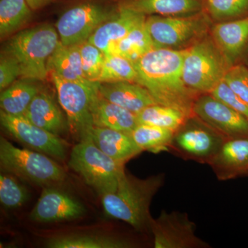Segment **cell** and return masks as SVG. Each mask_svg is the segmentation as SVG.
Here are the masks:
<instances>
[{"instance_id": "obj_1", "label": "cell", "mask_w": 248, "mask_h": 248, "mask_svg": "<svg viewBox=\"0 0 248 248\" xmlns=\"http://www.w3.org/2000/svg\"><path fill=\"white\" fill-rule=\"evenodd\" d=\"M186 50L154 48L134 62L135 82L150 93L156 104L177 109L187 118L194 115L197 92L183 78Z\"/></svg>"}, {"instance_id": "obj_2", "label": "cell", "mask_w": 248, "mask_h": 248, "mask_svg": "<svg viewBox=\"0 0 248 248\" xmlns=\"http://www.w3.org/2000/svg\"><path fill=\"white\" fill-rule=\"evenodd\" d=\"M164 182V174L141 179L125 171L115 192L101 196L104 211L108 216L126 222L137 231L151 230L153 218L150 205Z\"/></svg>"}, {"instance_id": "obj_3", "label": "cell", "mask_w": 248, "mask_h": 248, "mask_svg": "<svg viewBox=\"0 0 248 248\" xmlns=\"http://www.w3.org/2000/svg\"><path fill=\"white\" fill-rule=\"evenodd\" d=\"M60 42L56 28L41 24L13 36L4 53L17 60L22 79L43 81L48 74L49 58Z\"/></svg>"}, {"instance_id": "obj_4", "label": "cell", "mask_w": 248, "mask_h": 248, "mask_svg": "<svg viewBox=\"0 0 248 248\" xmlns=\"http://www.w3.org/2000/svg\"><path fill=\"white\" fill-rule=\"evenodd\" d=\"M231 66L215 41L205 38L186 49L183 78L186 86L192 91L210 93L223 81Z\"/></svg>"}, {"instance_id": "obj_5", "label": "cell", "mask_w": 248, "mask_h": 248, "mask_svg": "<svg viewBox=\"0 0 248 248\" xmlns=\"http://www.w3.org/2000/svg\"><path fill=\"white\" fill-rule=\"evenodd\" d=\"M68 165L101 196L115 192L125 172L124 164L103 153L89 138L73 147Z\"/></svg>"}, {"instance_id": "obj_6", "label": "cell", "mask_w": 248, "mask_h": 248, "mask_svg": "<svg viewBox=\"0 0 248 248\" xmlns=\"http://www.w3.org/2000/svg\"><path fill=\"white\" fill-rule=\"evenodd\" d=\"M0 164L8 172L41 185L59 184L66 177L64 170L46 154L17 148L2 136L0 138Z\"/></svg>"}, {"instance_id": "obj_7", "label": "cell", "mask_w": 248, "mask_h": 248, "mask_svg": "<svg viewBox=\"0 0 248 248\" xmlns=\"http://www.w3.org/2000/svg\"><path fill=\"white\" fill-rule=\"evenodd\" d=\"M117 6L105 0H82L65 10L56 23L60 42L78 45L89 40L102 23L117 12Z\"/></svg>"}, {"instance_id": "obj_8", "label": "cell", "mask_w": 248, "mask_h": 248, "mask_svg": "<svg viewBox=\"0 0 248 248\" xmlns=\"http://www.w3.org/2000/svg\"><path fill=\"white\" fill-rule=\"evenodd\" d=\"M56 89L59 103L66 112L68 125L79 141L87 136L94 126L91 107L97 82H81L62 79L50 75Z\"/></svg>"}, {"instance_id": "obj_9", "label": "cell", "mask_w": 248, "mask_h": 248, "mask_svg": "<svg viewBox=\"0 0 248 248\" xmlns=\"http://www.w3.org/2000/svg\"><path fill=\"white\" fill-rule=\"evenodd\" d=\"M203 12L187 16H146V28L155 48L174 49L200 37L208 26Z\"/></svg>"}, {"instance_id": "obj_10", "label": "cell", "mask_w": 248, "mask_h": 248, "mask_svg": "<svg viewBox=\"0 0 248 248\" xmlns=\"http://www.w3.org/2000/svg\"><path fill=\"white\" fill-rule=\"evenodd\" d=\"M151 231L155 248H207L209 244L196 235V225L187 213L163 210L153 218Z\"/></svg>"}, {"instance_id": "obj_11", "label": "cell", "mask_w": 248, "mask_h": 248, "mask_svg": "<svg viewBox=\"0 0 248 248\" xmlns=\"http://www.w3.org/2000/svg\"><path fill=\"white\" fill-rule=\"evenodd\" d=\"M0 122L8 133L23 144L61 161L66 159V146L58 135L37 126L25 116L10 115L1 110Z\"/></svg>"}, {"instance_id": "obj_12", "label": "cell", "mask_w": 248, "mask_h": 248, "mask_svg": "<svg viewBox=\"0 0 248 248\" xmlns=\"http://www.w3.org/2000/svg\"><path fill=\"white\" fill-rule=\"evenodd\" d=\"M193 114L226 140L248 138V119L210 93L197 98Z\"/></svg>"}, {"instance_id": "obj_13", "label": "cell", "mask_w": 248, "mask_h": 248, "mask_svg": "<svg viewBox=\"0 0 248 248\" xmlns=\"http://www.w3.org/2000/svg\"><path fill=\"white\" fill-rule=\"evenodd\" d=\"M86 208L81 202L66 192L55 188L44 189L29 218L40 223L76 219L84 215Z\"/></svg>"}, {"instance_id": "obj_14", "label": "cell", "mask_w": 248, "mask_h": 248, "mask_svg": "<svg viewBox=\"0 0 248 248\" xmlns=\"http://www.w3.org/2000/svg\"><path fill=\"white\" fill-rule=\"evenodd\" d=\"M226 140L221 134L210 126L209 128L199 125L186 126L184 124L174 133L173 143L179 151L190 157L208 163Z\"/></svg>"}, {"instance_id": "obj_15", "label": "cell", "mask_w": 248, "mask_h": 248, "mask_svg": "<svg viewBox=\"0 0 248 248\" xmlns=\"http://www.w3.org/2000/svg\"><path fill=\"white\" fill-rule=\"evenodd\" d=\"M146 19L145 15L119 6L117 12L102 23L88 41L102 50L105 55L113 53L117 44Z\"/></svg>"}, {"instance_id": "obj_16", "label": "cell", "mask_w": 248, "mask_h": 248, "mask_svg": "<svg viewBox=\"0 0 248 248\" xmlns=\"http://www.w3.org/2000/svg\"><path fill=\"white\" fill-rule=\"evenodd\" d=\"M219 180H228L248 173V138L224 141L209 161Z\"/></svg>"}, {"instance_id": "obj_17", "label": "cell", "mask_w": 248, "mask_h": 248, "mask_svg": "<svg viewBox=\"0 0 248 248\" xmlns=\"http://www.w3.org/2000/svg\"><path fill=\"white\" fill-rule=\"evenodd\" d=\"M97 91L109 102L138 114L149 106L156 104L150 93L133 81L97 82Z\"/></svg>"}, {"instance_id": "obj_18", "label": "cell", "mask_w": 248, "mask_h": 248, "mask_svg": "<svg viewBox=\"0 0 248 248\" xmlns=\"http://www.w3.org/2000/svg\"><path fill=\"white\" fill-rule=\"evenodd\" d=\"M87 138L91 139L103 153L120 164H125L143 152L130 134L113 129L94 125L90 129Z\"/></svg>"}, {"instance_id": "obj_19", "label": "cell", "mask_w": 248, "mask_h": 248, "mask_svg": "<svg viewBox=\"0 0 248 248\" xmlns=\"http://www.w3.org/2000/svg\"><path fill=\"white\" fill-rule=\"evenodd\" d=\"M213 37L232 66L242 55L248 42V16L216 24Z\"/></svg>"}, {"instance_id": "obj_20", "label": "cell", "mask_w": 248, "mask_h": 248, "mask_svg": "<svg viewBox=\"0 0 248 248\" xmlns=\"http://www.w3.org/2000/svg\"><path fill=\"white\" fill-rule=\"evenodd\" d=\"M91 110L95 126L130 134L138 125L136 114L102 97L98 93L97 88L93 94Z\"/></svg>"}, {"instance_id": "obj_21", "label": "cell", "mask_w": 248, "mask_h": 248, "mask_svg": "<svg viewBox=\"0 0 248 248\" xmlns=\"http://www.w3.org/2000/svg\"><path fill=\"white\" fill-rule=\"evenodd\" d=\"M119 6L145 16H187L203 11V0H120Z\"/></svg>"}, {"instance_id": "obj_22", "label": "cell", "mask_w": 248, "mask_h": 248, "mask_svg": "<svg viewBox=\"0 0 248 248\" xmlns=\"http://www.w3.org/2000/svg\"><path fill=\"white\" fill-rule=\"evenodd\" d=\"M24 115L37 126L57 135L64 133L69 126L53 98L45 92L36 94Z\"/></svg>"}, {"instance_id": "obj_23", "label": "cell", "mask_w": 248, "mask_h": 248, "mask_svg": "<svg viewBox=\"0 0 248 248\" xmlns=\"http://www.w3.org/2000/svg\"><path fill=\"white\" fill-rule=\"evenodd\" d=\"M48 73L68 81L92 82L85 78L79 45H64L60 42L49 58Z\"/></svg>"}, {"instance_id": "obj_24", "label": "cell", "mask_w": 248, "mask_h": 248, "mask_svg": "<svg viewBox=\"0 0 248 248\" xmlns=\"http://www.w3.org/2000/svg\"><path fill=\"white\" fill-rule=\"evenodd\" d=\"M50 248H127L133 244L117 236L97 234H70L50 238L46 242Z\"/></svg>"}, {"instance_id": "obj_25", "label": "cell", "mask_w": 248, "mask_h": 248, "mask_svg": "<svg viewBox=\"0 0 248 248\" xmlns=\"http://www.w3.org/2000/svg\"><path fill=\"white\" fill-rule=\"evenodd\" d=\"M40 92L36 85L29 81L14 82L0 95L1 110L13 115H24L36 94Z\"/></svg>"}, {"instance_id": "obj_26", "label": "cell", "mask_w": 248, "mask_h": 248, "mask_svg": "<svg viewBox=\"0 0 248 248\" xmlns=\"http://www.w3.org/2000/svg\"><path fill=\"white\" fill-rule=\"evenodd\" d=\"M174 133L170 129L146 124H138L130 135L142 151L159 153L172 146Z\"/></svg>"}, {"instance_id": "obj_27", "label": "cell", "mask_w": 248, "mask_h": 248, "mask_svg": "<svg viewBox=\"0 0 248 248\" xmlns=\"http://www.w3.org/2000/svg\"><path fill=\"white\" fill-rule=\"evenodd\" d=\"M32 9L27 0H0V37H7L27 22Z\"/></svg>"}, {"instance_id": "obj_28", "label": "cell", "mask_w": 248, "mask_h": 248, "mask_svg": "<svg viewBox=\"0 0 248 248\" xmlns=\"http://www.w3.org/2000/svg\"><path fill=\"white\" fill-rule=\"evenodd\" d=\"M154 48L145 20L134 28L117 44L112 54L120 55L134 63Z\"/></svg>"}, {"instance_id": "obj_29", "label": "cell", "mask_w": 248, "mask_h": 248, "mask_svg": "<svg viewBox=\"0 0 248 248\" xmlns=\"http://www.w3.org/2000/svg\"><path fill=\"white\" fill-rule=\"evenodd\" d=\"M136 116L138 124L155 125L174 132L189 119L182 111L158 104L145 108Z\"/></svg>"}, {"instance_id": "obj_30", "label": "cell", "mask_w": 248, "mask_h": 248, "mask_svg": "<svg viewBox=\"0 0 248 248\" xmlns=\"http://www.w3.org/2000/svg\"><path fill=\"white\" fill-rule=\"evenodd\" d=\"M136 79L137 72L133 62L117 54H107L97 82H135Z\"/></svg>"}, {"instance_id": "obj_31", "label": "cell", "mask_w": 248, "mask_h": 248, "mask_svg": "<svg viewBox=\"0 0 248 248\" xmlns=\"http://www.w3.org/2000/svg\"><path fill=\"white\" fill-rule=\"evenodd\" d=\"M203 11L217 21L248 16V0H203Z\"/></svg>"}, {"instance_id": "obj_32", "label": "cell", "mask_w": 248, "mask_h": 248, "mask_svg": "<svg viewBox=\"0 0 248 248\" xmlns=\"http://www.w3.org/2000/svg\"><path fill=\"white\" fill-rule=\"evenodd\" d=\"M28 192L24 186L11 174H0V203L7 209L19 208L28 200Z\"/></svg>"}, {"instance_id": "obj_33", "label": "cell", "mask_w": 248, "mask_h": 248, "mask_svg": "<svg viewBox=\"0 0 248 248\" xmlns=\"http://www.w3.org/2000/svg\"><path fill=\"white\" fill-rule=\"evenodd\" d=\"M80 53L85 78L92 82H97L102 71L105 53L89 41L80 44Z\"/></svg>"}, {"instance_id": "obj_34", "label": "cell", "mask_w": 248, "mask_h": 248, "mask_svg": "<svg viewBox=\"0 0 248 248\" xmlns=\"http://www.w3.org/2000/svg\"><path fill=\"white\" fill-rule=\"evenodd\" d=\"M223 81L239 97L248 103V68L244 65H233L227 71Z\"/></svg>"}, {"instance_id": "obj_35", "label": "cell", "mask_w": 248, "mask_h": 248, "mask_svg": "<svg viewBox=\"0 0 248 248\" xmlns=\"http://www.w3.org/2000/svg\"><path fill=\"white\" fill-rule=\"evenodd\" d=\"M210 94L248 120V103L235 94L223 80L217 85Z\"/></svg>"}, {"instance_id": "obj_36", "label": "cell", "mask_w": 248, "mask_h": 248, "mask_svg": "<svg viewBox=\"0 0 248 248\" xmlns=\"http://www.w3.org/2000/svg\"><path fill=\"white\" fill-rule=\"evenodd\" d=\"M21 77V69L16 59L4 53L0 60V89L4 91Z\"/></svg>"}, {"instance_id": "obj_37", "label": "cell", "mask_w": 248, "mask_h": 248, "mask_svg": "<svg viewBox=\"0 0 248 248\" xmlns=\"http://www.w3.org/2000/svg\"><path fill=\"white\" fill-rule=\"evenodd\" d=\"M27 1L32 11H37L45 7L49 3L53 1V0H27Z\"/></svg>"}, {"instance_id": "obj_38", "label": "cell", "mask_w": 248, "mask_h": 248, "mask_svg": "<svg viewBox=\"0 0 248 248\" xmlns=\"http://www.w3.org/2000/svg\"><path fill=\"white\" fill-rule=\"evenodd\" d=\"M53 1H55V0H53Z\"/></svg>"}]
</instances>
